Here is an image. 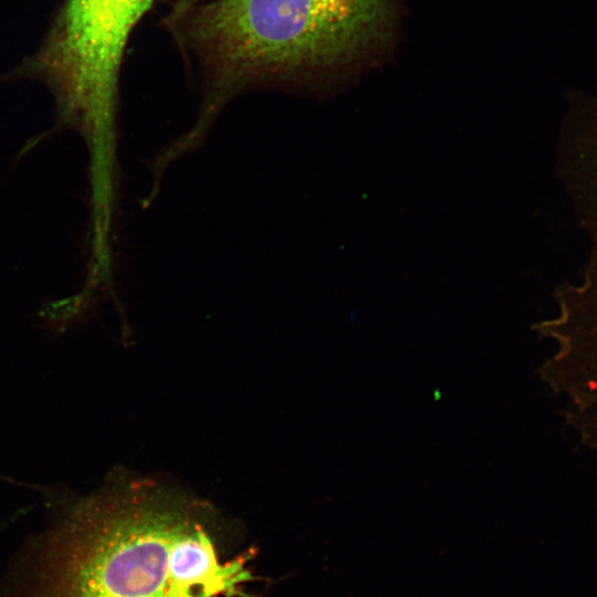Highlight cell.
Masks as SVG:
<instances>
[{
    "mask_svg": "<svg viewBox=\"0 0 597 597\" xmlns=\"http://www.w3.org/2000/svg\"><path fill=\"white\" fill-rule=\"evenodd\" d=\"M391 21V0H208L166 24L212 111L243 91L335 71L380 44Z\"/></svg>",
    "mask_w": 597,
    "mask_h": 597,
    "instance_id": "obj_1",
    "label": "cell"
},
{
    "mask_svg": "<svg viewBox=\"0 0 597 597\" xmlns=\"http://www.w3.org/2000/svg\"><path fill=\"white\" fill-rule=\"evenodd\" d=\"M51 507L8 597H171L172 547L202 515L166 486L118 476L88 496L52 498Z\"/></svg>",
    "mask_w": 597,
    "mask_h": 597,
    "instance_id": "obj_2",
    "label": "cell"
},
{
    "mask_svg": "<svg viewBox=\"0 0 597 597\" xmlns=\"http://www.w3.org/2000/svg\"><path fill=\"white\" fill-rule=\"evenodd\" d=\"M557 170L586 241V259L574 281L555 291L556 314L535 326L554 350L545 360L552 377L597 415V96L574 97L563 123Z\"/></svg>",
    "mask_w": 597,
    "mask_h": 597,
    "instance_id": "obj_3",
    "label": "cell"
},
{
    "mask_svg": "<svg viewBox=\"0 0 597 597\" xmlns=\"http://www.w3.org/2000/svg\"><path fill=\"white\" fill-rule=\"evenodd\" d=\"M154 0H64L21 71L49 83L71 108L106 116L130 33Z\"/></svg>",
    "mask_w": 597,
    "mask_h": 597,
    "instance_id": "obj_4",
    "label": "cell"
},
{
    "mask_svg": "<svg viewBox=\"0 0 597 597\" xmlns=\"http://www.w3.org/2000/svg\"><path fill=\"white\" fill-rule=\"evenodd\" d=\"M196 519L176 541L169 559L171 597L240 596V587L253 579L247 568L250 555L220 563L213 542Z\"/></svg>",
    "mask_w": 597,
    "mask_h": 597,
    "instance_id": "obj_5",
    "label": "cell"
},
{
    "mask_svg": "<svg viewBox=\"0 0 597 597\" xmlns=\"http://www.w3.org/2000/svg\"><path fill=\"white\" fill-rule=\"evenodd\" d=\"M208 0H175L170 10V13L166 18V22L172 21L197 4H200Z\"/></svg>",
    "mask_w": 597,
    "mask_h": 597,
    "instance_id": "obj_6",
    "label": "cell"
}]
</instances>
